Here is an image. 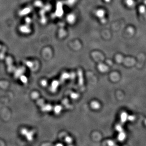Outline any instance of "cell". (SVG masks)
<instances>
[{"instance_id":"16","label":"cell","mask_w":146,"mask_h":146,"mask_svg":"<svg viewBox=\"0 0 146 146\" xmlns=\"http://www.w3.org/2000/svg\"><path fill=\"white\" fill-rule=\"evenodd\" d=\"M125 134L124 133L122 132V131H121L119 135L118 138H119V141H122L124 139V138H125Z\"/></svg>"},{"instance_id":"6","label":"cell","mask_w":146,"mask_h":146,"mask_svg":"<svg viewBox=\"0 0 146 146\" xmlns=\"http://www.w3.org/2000/svg\"><path fill=\"white\" fill-rule=\"evenodd\" d=\"M106 14V12L105 10L103 9H97L95 12V15L96 16L101 20L102 18H104L105 15Z\"/></svg>"},{"instance_id":"28","label":"cell","mask_w":146,"mask_h":146,"mask_svg":"<svg viewBox=\"0 0 146 146\" xmlns=\"http://www.w3.org/2000/svg\"><path fill=\"white\" fill-rule=\"evenodd\" d=\"M1 45H0V49H1Z\"/></svg>"},{"instance_id":"1","label":"cell","mask_w":146,"mask_h":146,"mask_svg":"<svg viewBox=\"0 0 146 146\" xmlns=\"http://www.w3.org/2000/svg\"><path fill=\"white\" fill-rule=\"evenodd\" d=\"M64 14L63 8V4L61 1H58L56 5V8L54 12L55 17L61 18L62 17Z\"/></svg>"},{"instance_id":"3","label":"cell","mask_w":146,"mask_h":146,"mask_svg":"<svg viewBox=\"0 0 146 146\" xmlns=\"http://www.w3.org/2000/svg\"><path fill=\"white\" fill-rule=\"evenodd\" d=\"M31 8L30 7H26L19 11L18 14L21 17L25 16L30 14L31 12Z\"/></svg>"},{"instance_id":"21","label":"cell","mask_w":146,"mask_h":146,"mask_svg":"<svg viewBox=\"0 0 146 146\" xmlns=\"http://www.w3.org/2000/svg\"><path fill=\"white\" fill-rule=\"evenodd\" d=\"M71 97L73 99H76L78 98V94L75 93H73L71 94Z\"/></svg>"},{"instance_id":"14","label":"cell","mask_w":146,"mask_h":146,"mask_svg":"<svg viewBox=\"0 0 146 146\" xmlns=\"http://www.w3.org/2000/svg\"><path fill=\"white\" fill-rule=\"evenodd\" d=\"M42 108H43L42 110H43V111H49L50 110H51V109H52V107L49 105H48L45 106Z\"/></svg>"},{"instance_id":"19","label":"cell","mask_w":146,"mask_h":146,"mask_svg":"<svg viewBox=\"0 0 146 146\" xmlns=\"http://www.w3.org/2000/svg\"><path fill=\"white\" fill-rule=\"evenodd\" d=\"M43 9L47 12V11H49L50 10L51 8V6L49 5H47L45 6H43Z\"/></svg>"},{"instance_id":"8","label":"cell","mask_w":146,"mask_h":146,"mask_svg":"<svg viewBox=\"0 0 146 146\" xmlns=\"http://www.w3.org/2000/svg\"><path fill=\"white\" fill-rule=\"evenodd\" d=\"M58 85H59V82L58 81H56V80L53 81V82L52 83L51 87V89L52 91H54V92L56 91V89H57Z\"/></svg>"},{"instance_id":"7","label":"cell","mask_w":146,"mask_h":146,"mask_svg":"<svg viewBox=\"0 0 146 146\" xmlns=\"http://www.w3.org/2000/svg\"><path fill=\"white\" fill-rule=\"evenodd\" d=\"M46 11L44 9L42 8L40 11V15L41 16V21L42 24H45L46 23V17L45 16V14Z\"/></svg>"},{"instance_id":"20","label":"cell","mask_w":146,"mask_h":146,"mask_svg":"<svg viewBox=\"0 0 146 146\" xmlns=\"http://www.w3.org/2000/svg\"><path fill=\"white\" fill-rule=\"evenodd\" d=\"M65 32L64 30V29H61V30H60L59 35L60 37H63L65 35Z\"/></svg>"},{"instance_id":"11","label":"cell","mask_w":146,"mask_h":146,"mask_svg":"<svg viewBox=\"0 0 146 146\" xmlns=\"http://www.w3.org/2000/svg\"><path fill=\"white\" fill-rule=\"evenodd\" d=\"M34 4L35 6L37 7H43L44 6L43 2L40 0H36L35 1Z\"/></svg>"},{"instance_id":"9","label":"cell","mask_w":146,"mask_h":146,"mask_svg":"<svg viewBox=\"0 0 146 146\" xmlns=\"http://www.w3.org/2000/svg\"><path fill=\"white\" fill-rule=\"evenodd\" d=\"M91 105L92 108L95 110L99 109L100 107V104L97 101H92L91 102Z\"/></svg>"},{"instance_id":"13","label":"cell","mask_w":146,"mask_h":146,"mask_svg":"<svg viewBox=\"0 0 146 146\" xmlns=\"http://www.w3.org/2000/svg\"><path fill=\"white\" fill-rule=\"evenodd\" d=\"M62 108L61 106L59 105L56 106L54 108V112L56 114H59L62 110Z\"/></svg>"},{"instance_id":"17","label":"cell","mask_w":146,"mask_h":146,"mask_svg":"<svg viewBox=\"0 0 146 146\" xmlns=\"http://www.w3.org/2000/svg\"><path fill=\"white\" fill-rule=\"evenodd\" d=\"M31 19L29 17H26L25 19V24L30 25V24L31 23Z\"/></svg>"},{"instance_id":"12","label":"cell","mask_w":146,"mask_h":146,"mask_svg":"<svg viewBox=\"0 0 146 146\" xmlns=\"http://www.w3.org/2000/svg\"><path fill=\"white\" fill-rule=\"evenodd\" d=\"M98 69L101 72H105L107 70L106 65L103 64H100L98 65Z\"/></svg>"},{"instance_id":"18","label":"cell","mask_w":146,"mask_h":146,"mask_svg":"<svg viewBox=\"0 0 146 146\" xmlns=\"http://www.w3.org/2000/svg\"><path fill=\"white\" fill-rule=\"evenodd\" d=\"M62 78L64 80H66L67 79L70 78V75L68 74V73H65L62 74Z\"/></svg>"},{"instance_id":"5","label":"cell","mask_w":146,"mask_h":146,"mask_svg":"<svg viewBox=\"0 0 146 146\" xmlns=\"http://www.w3.org/2000/svg\"><path fill=\"white\" fill-rule=\"evenodd\" d=\"M33 133L32 131H28L27 129H23L22 130V134L26 136L28 140L30 141L32 140L33 138Z\"/></svg>"},{"instance_id":"26","label":"cell","mask_w":146,"mask_h":146,"mask_svg":"<svg viewBox=\"0 0 146 146\" xmlns=\"http://www.w3.org/2000/svg\"><path fill=\"white\" fill-rule=\"evenodd\" d=\"M108 144L109 145H113L114 143L112 141H108Z\"/></svg>"},{"instance_id":"24","label":"cell","mask_w":146,"mask_h":146,"mask_svg":"<svg viewBox=\"0 0 146 146\" xmlns=\"http://www.w3.org/2000/svg\"><path fill=\"white\" fill-rule=\"evenodd\" d=\"M47 84V82L46 80H42V85L43 86H46Z\"/></svg>"},{"instance_id":"25","label":"cell","mask_w":146,"mask_h":146,"mask_svg":"<svg viewBox=\"0 0 146 146\" xmlns=\"http://www.w3.org/2000/svg\"><path fill=\"white\" fill-rule=\"evenodd\" d=\"M26 64H27V65L29 67L32 66L33 65V63H32L31 61H27V62H26Z\"/></svg>"},{"instance_id":"22","label":"cell","mask_w":146,"mask_h":146,"mask_svg":"<svg viewBox=\"0 0 146 146\" xmlns=\"http://www.w3.org/2000/svg\"><path fill=\"white\" fill-rule=\"evenodd\" d=\"M65 141L68 143H71L72 141V138H71L70 137L68 136L65 138Z\"/></svg>"},{"instance_id":"10","label":"cell","mask_w":146,"mask_h":146,"mask_svg":"<svg viewBox=\"0 0 146 146\" xmlns=\"http://www.w3.org/2000/svg\"><path fill=\"white\" fill-rule=\"evenodd\" d=\"M77 0H66L65 3L69 7H72V6L75 5Z\"/></svg>"},{"instance_id":"27","label":"cell","mask_w":146,"mask_h":146,"mask_svg":"<svg viewBox=\"0 0 146 146\" xmlns=\"http://www.w3.org/2000/svg\"><path fill=\"white\" fill-rule=\"evenodd\" d=\"M105 2H109L110 1V0H104Z\"/></svg>"},{"instance_id":"2","label":"cell","mask_w":146,"mask_h":146,"mask_svg":"<svg viewBox=\"0 0 146 146\" xmlns=\"http://www.w3.org/2000/svg\"><path fill=\"white\" fill-rule=\"evenodd\" d=\"M19 31L20 33L24 34H28L31 32L30 25L25 24L22 25L19 27Z\"/></svg>"},{"instance_id":"23","label":"cell","mask_w":146,"mask_h":146,"mask_svg":"<svg viewBox=\"0 0 146 146\" xmlns=\"http://www.w3.org/2000/svg\"><path fill=\"white\" fill-rule=\"evenodd\" d=\"M116 129L118 131H120V132L122 131V127H121V125H117V127H116Z\"/></svg>"},{"instance_id":"15","label":"cell","mask_w":146,"mask_h":146,"mask_svg":"<svg viewBox=\"0 0 146 146\" xmlns=\"http://www.w3.org/2000/svg\"><path fill=\"white\" fill-rule=\"evenodd\" d=\"M127 118V115L126 113L123 112L121 115V120L122 122H125Z\"/></svg>"},{"instance_id":"4","label":"cell","mask_w":146,"mask_h":146,"mask_svg":"<svg viewBox=\"0 0 146 146\" xmlns=\"http://www.w3.org/2000/svg\"><path fill=\"white\" fill-rule=\"evenodd\" d=\"M66 20L68 23L70 24H73L75 23L76 20V16L73 13L69 14L67 16Z\"/></svg>"}]
</instances>
